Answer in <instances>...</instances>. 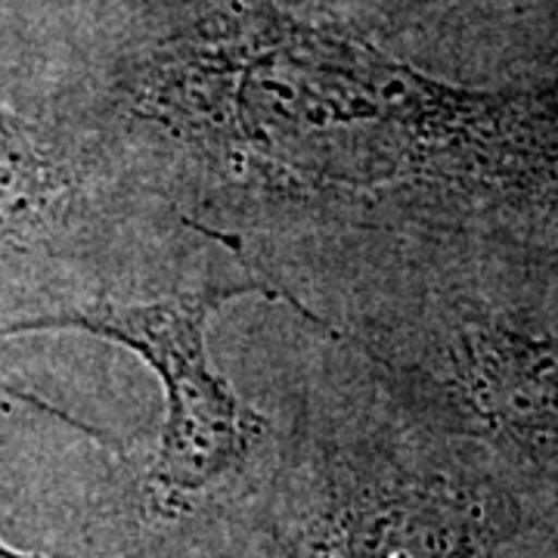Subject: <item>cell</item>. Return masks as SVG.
<instances>
[{"label":"cell","instance_id":"cell-2","mask_svg":"<svg viewBox=\"0 0 558 558\" xmlns=\"http://www.w3.org/2000/svg\"><path fill=\"white\" fill-rule=\"evenodd\" d=\"M440 385L487 438L558 459V336L462 323L440 348Z\"/></svg>","mask_w":558,"mask_h":558},{"label":"cell","instance_id":"cell-1","mask_svg":"<svg viewBox=\"0 0 558 558\" xmlns=\"http://www.w3.org/2000/svg\"><path fill=\"white\" fill-rule=\"evenodd\" d=\"M264 295L295 304L289 292L270 282H215L196 292L153 301L100 299L3 326L0 332L78 329L134 351L161 381L165 425L153 465V484L168 497H193L236 475L258 438L260 418L242 407L233 388L220 379L208 360L205 326L223 301Z\"/></svg>","mask_w":558,"mask_h":558},{"label":"cell","instance_id":"cell-3","mask_svg":"<svg viewBox=\"0 0 558 558\" xmlns=\"http://www.w3.org/2000/svg\"><path fill=\"white\" fill-rule=\"evenodd\" d=\"M499 515L478 487L403 478L354 499L317 558H490Z\"/></svg>","mask_w":558,"mask_h":558},{"label":"cell","instance_id":"cell-4","mask_svg":"<svg viewBox=\"0 0 558 558\" xmlns=\"http://www.w3.org/2000/svg\"><path fill=\"white\" fill-rule=\"evenodd\" d=\"M69 174L40 134L0 109V255L32 252L57 227Z\"/></svg>","mask_w":558,"mask_h":558}]
</instances>
